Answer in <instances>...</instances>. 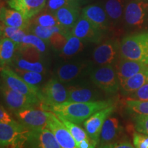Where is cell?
Instances as JSON below:
<instances>
[{"label": "cell", "mask_w": 148, "mask_h": 148, "mask_svg": "<svg viewBox=\"0 0 148 148\" xmlns=\"http://www.w3.org/2000/svg\"><path fill=\"white\" fill-rule=\"evenodd\" d=\"M134 126L138 132L148 135V114H137L135 116Z\"/></svg>", "instance_id": "cell-36"}, {"label": "cell", "mask_w": 148, "mask_h": 148, "mask_svg": "<svg viewBox=\"0 0 148 148\" xmlns=\"http://www.w3.org/2000/svg\"><path fill=\"white\" fill-rule=\"evenodd\" d=\"M47 2V0H8L10 8L19 11L27 20L40 13Z\"/></svg>", "instance_id": "cell-18"}, {"label": "cell", "mask_w": 148, "mask_h": 148, "mask_svg": "<svg viewBox=\"0 0 148 148\" xmlns=\"http://www.w3.org/2000/svg\"><path fill=\"white\" fill-rule=\"evenodd\" d=\"M34 47L41 53H45L47 50L46 41L32 33H28L24 37L20 47Z\"/></svg>", "instance_id": "cell-31"}, {"label": "cell", "mask_w": 148, "mask_h": 148, "mask_svg": "<svg viewBox=\"0 0 148 148\" xmlns=\"http://www.w3.org/2000/svg\"><path fill=\"white\" fill-rule=\"evenodd\" d=\"M47 128L50 130L54 134L57 141L62 148H78L76 141L69 130L59 119L58 116L50 111Z\"/></svg>", "instance_id": "cell-14"}, {"label": "cell", "mask_w": 148, "mask_h": 148, "mask_svg": "<svg viewBox=\"0 0 148 148\" xmlns=\"http://www.w3.org/2000/svg\"><path fill=\"white\" fill-rule=\"evenodd\" d=\"M54 14L60 26L69 32H71L80 16L78 5H66L56 11Z\"/></svg>", "instance_id": "cell-21"}, {"label": "cell", "mask_w": 148, "mask_h": 148, "mask_svg": "<svg viewBox=\"0 0 148 148\" xmlns=\"http://www.w3.org/2000/svg\"><path fill=\"white\" fill-rule=\"evenodd\" d=\"M67 41V36L62 32H54L49 38V42L56 51H60Z\"/></svg>", "instance_id": "cell-34"}, {"label": "cell", "mask_w": 148, "mask_h": 148, "mask_svg": "<svg viewBox=\"0 0 148 148\" xmlns=\"http://www.w3.org/2000/svg\"><path fill=\"white\" fill-rule=\"evenodd\" d=\"M148 83V68L136 73L120 84L123 93L130 95Z\"/></svg>", "instance_id": "cell-24"}, {"label": "cell", "mask_w": 148, "mask_h": 148, "mask_svg": "<svg viewBox=\"0 0 148 148\" xmlns=\"http://www.w3.org/2000/svg\"><path fill=\"white\" fill-rule=\"evenodd\" d=\"M128 99L138 101H148V83L143 85L137 90L130 94Z\"/></svg>", "instance_id": "cell-37"}, {"label": "cell", "mask_w": 148, "mask_h": 148, "mask_svg": "<svg viewBox=\"0 0 148 148\" xmlns=\"http://www.w3.org/2000/svg\"><path fill=\"white\" fill-rule=\"evenodd\" d=\"M92 69L90 64L86 61L62 62L56 66L53 75L62 84L71 85L86 79Z\"/></svg>", "instance_id": "cell-3"}, {"label": "cell", "mask_w": 148, "mask_h": 148, "mask_svg": "<svg viewBox=\"0 0 148 148\" xmlns=\"http://www.w3.org/2000/svg\"><path fill=\"white\" fill-rule=\"evenodd\" d=\"M1 77L3 84L14 91L29 96H35L40 100V90L25 82L12 68L9 66L1 68Z\"/></svg>", "instance_id": "cell-6"}, {"label": "cell", "mask_w": 148, "mask_h": 148, "mask_svg": "<svg viewBox=\"0 0 148 148\" xmlns=\"http://www.w3.org/2000/svg\"><path fill=\"white\" fill-rule=\"evenodd\" d=\"M96 144L90 138L85 139L77 143L78 148H95Z\"/></svg>", "instance_id": "cell-41"}, {"label": "cell", "mask_w": 148, "mask_h": 148, "mask_svg": "<svg viewBox=\"0 0 148 148\" xmlns=\"http://www.w3.org/2000/svg\"><path fill=\"white\" fill-rule=\"evenodd\" d=\"M67 89L64 84L53 77L40 89V101L46 105L58 104L67 101Z\"/></svg>", "instance_id": "cell-10"}, {"label": "cell", "mask_w": 148, "mask_h": 148, "mask_svg": "<svg viewBox=\"0 0 148 148\" xmlns=\"http://www.w3.org/2000/svg\"><path fill=\"white\" fill-rule=\"evenodd\" d=\"M18 47L10 38L1 37L0 41V63L1 68L9 66L12 64Z\"/></svg>", "instance_id": "cell-23"}, {"label": "cell", "mask_w": 148, "mask_h": 148, "mask_svg": "<svg viewBox=\"0 0 148 148\" xmlns=\"http://www.w3.org/2000/svg\"><path fill=\"white\" fill-rule=\"evenodd\" d=\"M30 130L18 121L0 123L1 148H27Z\"/></svg>", "instance_id": "cell-4"}, {"label": "cell", "mask_w": 148, "mask_h": 148, "mask_svg": "<svg viewBox=\"0 0 148 148\" xmlns=\"http://www.w3.org/2000/svg\"><path fill=\"white\" fill-rule=\"evenodd\" d=\"M81 15L102 31L106 30L110 24L105 9L98 4H92L85 7L82 9Z\"/></svg>", "instance_id": "cell-19"}, {"label": "cell", "mask_w": 148, "mask_h": 148, "mask_svg": "<svg viewBox=\"0 0 148 148\" xmlns=\"http://www.w3.org/2000/svg\"><path fill=\"white\" fill-rule=\"evenodd\" d=\"M114 105L113 99L99 100L89 102H65L53 105L41 103L42 110L52 112L75 124L82 123L98 111Z\"/></svg>", "instance_id": "cell-1"}, {"label": "cell", "mask_w": 148, "mask_h": 148, "mask_svg": "<svg viewBox=\"0 0 148 148\" xmlns=\"http://www.w3.org/2000/svg\"><path fill=\"white\" fill-rule=\"evenodd\" d=\"M133 144L135 148H148V135L134 132L133 134Z\"/></svg>", "instance_id": "cell-38"}, {"label": "cell", "mask_w": 148, "mask_h": 148, "mask_svg": "<svg viewBox=\"0 0 148 148\" xmlns=\"http://www.w3.org/2000/svg\"><path fill=\"white\" fill-rule=\"evenodd\" d=\"M14 121V120L11 117L8 111L5 110L4 107L2 106V104H1V107H0V123H10Z\"/></svg>", "instance_id": "cell-40"}, {"label": "cell", "mask_w": 148, "mask_h": 148, "mask_svg": "<svg viewBox=\"0 0 148 148\" xmlns=\"http://www.w3.org/2000/svg\"><path fill=\"white\" fill-rule=\"evenodd\" d=\"M14 113L18 122L31 130L47 127L49 111L47 112L31 107L18 110Z\"/></svg>", "instance_id": "cell-9"}, {"label": "cell", "mask_w": 148, "mask_h": 148, "mask_svg": "<svg viewBox=\"0 0 148 148\" xmlns=\"http://www.w3.org/2000/svg\"><path fill=\"white\" fill-rule=\"evenodd\" d=\"M11 64H12L14 67L27 70V71H35L40 73H45L46 72V67L42 61L32 62V61L27 60L20 56L17 53H16L15 57Z\"/></svg>", "instance_id": "cell-27"}, {"label": "cell", "mask_w": 148, "mask_h": 148, "mask_svg": "<svg viewBox=\"0 0 148 148\" xmlns=\"http://www.w3.org/2000/svg\"><path fill=\"white\" fill-rule=\"evenodd\" d=\"M120 53V44L113 40H107L98 45L92 53L94 62L99 66L114 64Z\"/></svg>", "instance_id": "cell-13"}, {"label": "cell", "mask_w": 148, "mask_h": 148, "mask_svg": "<svg viewBox=\"0 0 148 148\" xmlns=\"http://www.w3.org/2000/svg\"><path fill=\"white\" fill-rule=\"evenodd\" d=\"M1 92L5 105L14 112L24 108L34 107L41 102L38 97L14 91L3 82L1 85Z\"/></svg>", "instance_id": "cell-8"}, {"label": "cell", "mask_w": 148, "mask_h": 148, "mask_svg": "<svg viewBox=\"0 0 148 148\" xmlns=\"http://www.w3.org/2000/svg\"><path fill=\"white\" fill-rule=\"evenodd\" d=\"M27 148H62L54 134L47 127L29 132Z\"/></svg>", "instance_id": "cell-16"}, {"label": "cell", "mask_w": 148, "mask_h": 148, "mask_svg": "<svg viewBox=\"0 0 148 148\" xmlns=\"http://www.w3.org/2000/svg\"><path fill=\"white\" fill-rule=\"evenodd\" d=\"M103 8L112 23H117L124 14L123 0H105Z\"/></svg>", "instance_id": "cell-26"}, {"label": "cell", "mask_w": 148, "mask_h": 148, "mask_svg": "<svg viewBox=\"0 0 148 148\" xmlns=\"http://www.w3.org/2000/svg\"><path fill=\"white\" fill-rule=\"evenodd\" d=\"M99 148H135V147L127 140H118L108 145L99 146Z\"/></svg>", "instance_id": "cell-39"}, {"label": "cell", "mask_w": 148, "mask_h": 148, "mask_svg": "<svg viewBox=\"0 0 148 148\" xmlns=\"http://www.w3.org/2000/svg\"><path fill=\"white\" fill-rule=\"evenodd\" d=\"M28 34V29H22L18 27L6 26L1 23V37H6L17 44L18 48L21 45L24 37Z\"/></svg>", "instance_id": "cell-28"}, {"label": "cell", "mask_w": 148, "mask_h": 148, "mask_svg": "<svg viewBox=\"0 0 148 148\" xmlns=\"http://www.w3.org/2000/svg\"><path fill=\"white\" fill-rule=\"evenodd\" d=\"M124 18L129 26L141 28L148 17V2L135 0L127 3L125 6Z\"/></svg>", "instance_id": "cell-11"}, {"label": "cell", "mask_w": 148, "mask_h": 148, "mask_svg": "<svg viewBox=\"0 0 148 148\" xmlns=\"http://www.w3.org/2000/svg\"><path fill=\"white\" fill-rule=\"evenodd\" d=\"M120 84L136 73L148 68V64L139 61L122 58L115 64Z\"/></svg>", "instance_id": "cell-20"}, {"label": "cell", "mask_w": 148, "mask_h": 148, "mask_svg": "<svg viewBox=\"0 0 148 148\" xmlns=\"http://www.w3.org/2000/svg\"><path fill=\"white\" fill-rule=\"evenodd\" d=\"M116 106L112 105L95 112L85 120L84 127L90 139L97 145L99 143L100 134L103 125L107 118L115 110Z\"/></svg>", "instance_id": "cell-12"}, {"label": "cell", "mask_w": 148, "mask_h": 148, "mask_svg": "<svg viewBox=\"0 0 148 148\" xmlns=\"http://www.w3.org/2000/svg\"><path fill=\"white\" fill-rule=\"evenodd\" d=\"M1 23L6 26L28 29L30 26L29 20L26 19L23 14L15 9H8L4 6L1 7Z\"/></svg>", "instance_id": "cell-22"}, {"label": "cell", "mask_w": 148, "mask_h": 148, "mask_svg": "<svg viewBox=\"0 0 148 148\" xmlns=\"http://www.w3.org/2000/svg\"><path fill=\"white\" fill-rule=\"evenodd\" d=\"M32 24L47 27L60 26L58 20L56 17L54 12H50V11L43 12L42 13L40 12V13L36 14L34 17H33Z\"/></svg>", "instance_id": "cell-29"}, {"label": "cell", "mask_w": 148, "mask_h": 148, "mask_svg": "<svg viewBox=\"0 0 148 148\" xmlns=\"http://www.w3.org/2000/svg\"><path fill=\"white\" fill-rule=\"evenodd\" d=\"M58 117L63 123V124L65 125L66 128L69 130L70 133L73 136L75 141H76L77 144L83 140L90 138L85 130L82 129V127L78 126L77 124L73 123V122L68 121V120L64 119V118L61 117V116H58Z\"/></svg>", "instance_id": "cell-30"}, {"label": "cell", "mask_w": 148, "mask_h": 148, "mask_svg": "<svg viewBox=\"0 0 148 148\" xmlns=\"http://www.w3.org/2000/svg\"><path fill=\"white\" fill-rule=\"evenodd\" d=\"M92 84L106 94L116 93L120 89V82L113 64L92 68L89 74Z\"/></svg>", "instance_id": "cell-5"}, {"label": "cell", "mask_w": 148, "mask_h": 148, "mask_svg": "<svg viewBox=\"0 0 148 148\" xmlns=\"http://www.w3.org/2000/svg\"><path fill=\"white\" fill-rule=\"evenodd\" d=\"M126 106L128 111L136 114H148V101L127 99Z\"/></svg>", "instance_id": "cell-33"}, {"label": "cell", "mask_w": 148, "mask_h": 148, "mask_svg": "<svg viewBox=\"0 0 148 148\" xmlns=\"http://www.w3.org/2000/svg\"><path fill=\"white\" fill-rule=\"evenodd\" d=\"M84 48V41L74 36L71 32L67 36V41L60 51L61 57L69 59L81 52Z\"/></svg>", "instance_id": "cell-25"}, {"label": "cell", "mask_w": 148, "mask_h": 148, "mask_svg": "<svg viewBox=\"0 0 148 148\" xmlns=\"http://www.w3.org/2000/svg\"><path fill=\"white\" fill-rule=\"evenodd\" d=\"M67 101L89 102L101 100L102 94L100 89L84 79L76 84L68 85Z\"/></svg>", "instance_id": "cell-7"}, {"label": "cell", "mask_w": 148, "mask_h": 148, "mask_svg": "<svg viewBox=\"0 0 148 148\" xmlns=\"http://www.w3.org/2000/svg\"><path fill=\"white\" fill-rule=\"evenodd\" d=\"M123 134V127L118 118L109 116L103 123L101 129L99 144L100 146L118 141Z\"/></svg>", "instance_id": "cell-17"}, {"label": "cell", "mask_w": 148, "mask_h": 148, "mask_svg": "<svg viewBox=\"0 0 148 148\" xmlns=\"http://www.w3.org/2000/svg\"><path fill=\"white\" fill-rule=\"evenodd\" d=\"M69 5H78V1H75V0H47V8L50 12H55L58 9Z\"/></svg>", "instance_id": "cell-35"}, {"label": "cell", "mask_w": 148, "mask_h": 148, "mask_svg": "<svg viewBox=\"0 0 148 148\" xmlns=\"http://www.w3.org/2000/svg\"><path fill=\"white\" fill-rule=\"evenodd\" d=\"M75 1H78V0H75Z\"/></svg>", "instance_id": "cell-42"}, {"label": "cell", "mask_w": 148, "mask_h": 148, "mask_svg": "<svg viewBox=\"0 0 148 148\" xmlns=\"http://www.w3.org/2000/svg\"><path fill=\"white\" fill-rule=\"evenodd\" d=\"M12 69L18 75H20L25 82L33 86H38V85L40 84V83H41L44 79L42 73H38V72L27 71V70L14 67V66H13Z\"/></svg>", "instance_id": "cell-32"}, {"label": "cell", "mask_w": 148, "mask_h": 148, "mask_svg": "<svg viewBox=\"0 0 148 148\" xmlns=\"http://www.w3.org/2000/svg\"><path fill=\"white\" fill-rule=\"evenodd\" d=\"M120 55L122 58L148 64V32L124 37L120 43Z\"/></svg>", "instance_id": "cell-2"}, {"label": "cell", "mask_w": 148, "mask_h": 148, "mask_svg": "<svg viewBox=\"0 0 148 148\" xmlns=\"http://www.w3.org/2000/svg\"><path fill=\"white\" fill-rule=\"evenodd\" d=\"M72 34L84 42L97 43L102 38L103 31L94 25L91 22L80 15L71 29Z\"/></svg>", "instance_id": "cell-15"}]
</instances>
